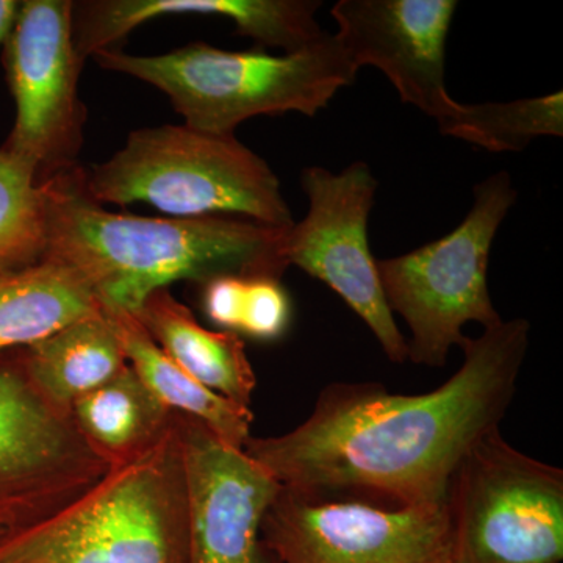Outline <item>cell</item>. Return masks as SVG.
<instances>
[{
  "label": "cell",
  "instance_id": "6da1fadb",
  "mask_svg": "<svg viewBox=\"0 0 563 563\" xmlns=\"http://www.w3.org/2000/svg\"><path fill=\"white\" fill-rule=\"evenodd\" d=\"M531 324L501 321L466 339L461 369L437 390L393 395L383 384L325 385L292 431L251 437L244 453L303 495H369L387 506L446 503L459 463L499 428L517 391Z\"/></svg>",
  "mask_w": 563,
  "mask_h": 563
},
{
  "label": "cell",
  "instance_id": "7a4b0ae2",
  "mask_svg": "<svg viewBox=\"0 0 563 563\" xmlns=\"http://www.w3.org/2000/svg\"><path fill=\"white\" fill-rule=\"evenodd\" d=\"M81 166L41 180L44 261L79 274L103 310L135 313L174 282L235 274L282 279L287 229L244 218H146L107 210L85 190Z\"/></svg>",
  "mask_w": 563,
  "mask_h": 563
},
{
  "label": "cell",
  "instance_id": "3957f363",
  "mask_svg": "<svg viewBox=\"0 0 563 563\" xmlns=\"http://www.w3.org/2000/svg\"><path fill=\"white\" fill-rule=\"evenodd\" d=\"M0 563H188V507L176 413L150 450L90 490L0 539Z\"/></svg>",
  "mask_w": 563,
  "mask_h": 563
},
{
  "label": "cell",
  "instance_id": "277c9868",
  "mask_svg": "<svg viewBox=\"0 0 563 563\" xmlns=\"http://www.w3.org/2000/svg\"><path fill=\"white\" fill-rule=\"evenodd\" d=\"M102 69L125 74L168 96L184 124L235 135L255 117L296 113L314 117L358 68L335 35L306 49L272 55L265 51H222L202 41L161 55L106 49L92 55Z\"/></svg>",
  "mask_w": 563,
  "mask_h": 563
},
{
  "label": "cell",
  "instance_id": "5b68a950",
  "mask_svg": "<svg viewBox=\"0 0 563 563\" xmlns=\"http://www.w3.org/2000/svg\"><path fill=\"white\" fill-rule=\"evenodd\" d=\"M85 190L106 206L150 203L173 218L235 217L295 224L280 181L235 135L161 125L129 133L109 161L85 169Z\"/></svg>",
  "mask_w": 563,
  "mask_h": 563
},
{
  "label": "cell",
  "instance_id": "8992f818",
  "mask_svg": "<svg viewBox=\"0 0 563 563\" xmlns=\"http://www.w3.org/2000/svg\"><path fill=\"white\" fill-rule=\"evenodd\" d=\"M474 202L453 232L409 254L377 261L380 285L391 313L409 325V361L442 368L454 346L468 336L463 325L484 329L503 321L488 291L490 251L499 225L517 202L507 172L474 187Z\"/></svg>",
  "mask_w": 563,
  "mask_h": 563
},
{
  "label": "cell",
  "instance_id": "52a82bcc",
  "mask_svg": "<svg viewBox=\"0 0 563 563\" xmlns=\"http://www.w3.org/2000/svg\"><path fill=\"white\" fill-rule=\"evenodd\" d=\"M450 563H562L563 472L499 428L465 454L446 496Z\"/></svg>",
  "mask_w": 563,
  "mask_h": 563
},
{
  "label": "cell",
  "instance_id": "ba28073f",
  "mask_svg": "<svg viewBox=\"0 0 563 563\" xmlns=\"http://www.w3.org/2000/svg\"><path fill=\"white\" fill-rule=\"evenodd\" d=\"M70 0H22L3 41V66L16 117L2 144L32 163L38 181L79 166L87 107L79 80L85 62L73 36Z\"/></svg>",
  "mask_w": 563,
  "mask_h": 563
},
{
  "label": "cell",
  "instance_id": "9c48e42d",
  "mask_svg": "<svg viewBox=\"0 0 563 563\" xmlns=\"http://www.w3.org/2000/svg\"><path fill=\"white\" fill-rule=\"evenodd\" d=\"M309 198L302 221L285 231L284 258L324 282L374 333L388 361H409V346L380 285L368 242V220L377 180L366 163L335 174L321 166L302 172Z\"/></svg>",
  "mask_w": 563,
  "mask_h": 563
},
{
  "label": "cell",
  "instance_id": "30bf717a",
  "mask_svg": "<svg viewBox=\"0 0 563 563\" xmlns=\"http://www.w3.org/2000/svg\"><path fill=\"white\" fill-rule=\"evenodd\" d=\"M262 537L279 563H450L446 503L377 506L280 487Z\"/></svg>",
  "mask_w": 563,
  "mask_h": 563
},
{
  "label": "cell",
  "instance_id": "8fae6325",
  "mask_svg": "<svg viewBox=\"0 0 563 563\" xmlns=\"http://www.w3.org/2000/svg\"><path fill=\"white\" fill-rule=\"evenodd\" d=\"M109 470L70 413L33 388L18 357L0 361V528L11 532L43 521Z\"/></svg>",
  "mask_w": 563,
  "mask_h": 563
},
{
  "label": "cell",
  "instance_id": "7c38bea8",
  "mask_svg": "<svg viewBox=\"0 0 563 563\" xmlns=\"http://www.w3.org/2000/svg\"><path fill=\"white\" fill-rule=\"evenodd\" d=\"M188 507V563H279L262 523L280 490L242 450L176 413Z\"/></svg>",
  "mask_w": 563,
  "mask_h": 563
},
{
  "label": "cell",
  "instance_id": "4fadbf2b",
  "mask_svg": "<svg viewBox=\"0 0 563 563\" xmlns=\"http://www.w3.org/2000/svg\"><path fill=\"white\" fill-rule=\"evenodd\" d=\"M455 0H339L336 40L358 69L383 70L402 102L437 122L453 111L446 88V43Z\"/></svg>",
  "mask_w": 563,
  "mask_h": 563
},
{
  "label": "cell",
  "instance_id": "5bb4252c",
  "mask_svg": "<svg viewBox=\"0 0 563 563\" xmlns=\"http://www.w3.org/2000/svg\"><path fill=\"white\" fill-rule=\"evenodd\" d=\"M132 314L158 347L198 383L251 407L257 377L242 336L203 328L169 288L151 292Z\"/></svg>",
  "mask_w": 563,
  "mask_h": 563
},
{
  "label": "cell",
  "instance_id": "9a60e30c",
  "mask_svg": "<svg viewBox=\"0 0 563 563\" xmlns=\"http://www.w3.org/2000/svg\"><path fill=\"white\" fill-rule=\"evenodd\" d=\"M16 357L33 388L66 413L77 399L129 365L120 336L103 310L18 350Z\"/></svg>",
  "mask_w": 563,
  "mask_h": 563
},
{
  "label": "cell",
  "instance_id": "2e32d148",
  "mask_svg": "<svg viewBox=\"0 0 563 563\" xmlns=\"http://www.w3.org/2000/svg\"><path fill=\"white\" fill-rule=\"evenodd\" d=\"M84 279L60 263L0 269V355L22 350L102 312Z\"/></svg>",
  "mask_w": 563,
  "mask_h": 563
},
{
  "label": "cell",
  "instance_id": "e0dca14e",
  "mask_svg": "<svg viewBox=\"0 0 563 563\" xmlns=\"http://www.w3.org/2000/svg\"><path fill=\"white\" fill-rule=\"evenodd\" d=\"M103 312L120 336L129 365L169 412L201 422L222 443L244 450L252 437L251 407L240 406L198 383L158 347L135 314Z\"/></svg>",
  "mask_w": 563,
  "mask_h": 563
},
{
  "label": "cell",
  "instance_id": "ac0fdd59",
  "mask_svg": "<svg viewBox=\"0 0 563 563\" xmlns=\"http://www.w3.org/2000/svg\"><path fill=\"white\" fill-rule=\"evenodd\" d=\"M70 417L92 451L107 465L117 466L157 443L172 426L174 413L128 365L109 383L77 399Z\"/></svg>",
  "mask_w": 563,
  "mask_h": 563
},
{
  "label": "cell",
  "instance_id": "d6986e66",
  "mask_svg": "<svg viewBox=\"0 0 563 563\" xmlns=\"http://www.w3.org/2000/svg\"><path fill=\"white\" fill-rule=\"evenodd\" d=\"M439 129L485 151L520 152L540 136L563 135V92L512 102H457Z\"/></svg>",
  "mask_w": 563,
  "mask_h": 563
},
{
  "label": "cell",
  "instance_id": "ffe728a7",
  "mask_svg": "<svg viewBox=\"0 0 563 563\" xmlns=\"http://www.w3.org/2000/svg\"><path fill=\"white\" fill-rule=\"evenodd\" d=\"M46 247V207L35 166L0 146V269L31 265Z\"/></svg>",
  "mask_w": 563,
  "mask_h": 563
},
{
  "label": "cell",
  "instance_id": "44dd1931",
  "mask_svg": "<svg viewBox=\"0 0 563 563\" xmlns=\"http://www.w3.org/2000/svg\"><path fill=\"white\" fill-rule=\"evenodd\" d=\"M292 321L290 295L280 279L247 277L242 302L239 336L257 342H277L284 339Z\"/></svg>",
  "mask_w": 563,
  "mask_h": 563
},
{
  "label": "cell",
  "instance_id": "7402d4cb",
  "mask_svg": "<svg viewBox=\"0 0 563 563\" xmlns=\"http://www.w3.org/2000/svg\"><path fill=\"white\" fill-rule=\"evenodd\" d=\"M246 276L213 277L201 285V303L203 313L211 324L221 331L232 332L239 335L240 321H242V302Z\"/></svg>",
  "mask_w": 563,
  "mask_h": 563
},
{
  "label": "cell",
  "instance_id": "603a6c76",
  "mask_svg": "<svg viewBox=\"0 0 563 563\" xmlns=\"http://www.w3.org/2000/svg\"><path fill=\"white\" fill-rule=\"evenodd\" d=\"M20 2L18 0H0V44H3L16 20Z\"/></svg>",
  "mask_w": 563,
  "mask_h": 563
},
{
  "label": "cell",
  "instance_id": "cb8c5ba5",
  "mask_svg": "<svg viewBox=\"0 0 563 563\" xmlns=\"http://www.w3.org/2000/svg\"><path fill=\"white\" fill-rule=\"evenodd\" d=\"M10 531H7V529L0 528V539H3V537L7 536Z\"/></svg>",
  "mask_w": 563,
  "mask_h": 563
}]
</instances>
